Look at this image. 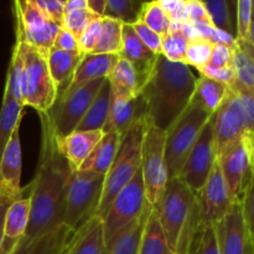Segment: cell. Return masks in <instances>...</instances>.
<instances>
[{
    "instance_id": "obj_24",
    "label": "cell",
    "mask_w": 254,
    "mask_h": 254,
    "mask_svg": "<svg viewBox=\"0 0 254 254\" xmlns=\"http://www.w3.org/2000/svg\"><path fill=\"white\" fill-rule=\"evenodd\" d=\"M118 55L109 54H88L84 55L83 60L77 67L71 82L67 88L81 86L97 79L108 78L111 72L118 62Z\"/></svg>"
},
{
    "instance_id": "obj_21",
    "label": "cell",
    "mask_w": 254,
    "mask_h": 254,
    "mask_svg": "<svg viewBox=\"0 0 254 254\" xmlns=\"http://www.w3.org/2000/svg\"><path fill=\"white\" fill-rule=\"evenodd\" d=\"M103 134V130H74L66 136H56L57 148L72 170L78 171L84 160L99 143Z\"/></svg>"
},
{
    "instance_id": "obj_56",
    "label": "cell",
    "mask_w": 254,
    "mask_h": 254,
    "mask_svg": "<svg viewBox=\"0 0 254 254\" xmlns=\"http://www.w3.org/2000/svg\"><path fill=\"white\" fill-rule=\"evenodd\" d=\"M7 207H9V205L0 203V248H1V243H2V235H4V220H5V213H6Z\"/></svg>"
},
{
    "instance_id": "obj_45",
    "label": "cell",
    "mask_w": 254,
    "mask_h": 254,
    "mask_svg": "<svg viewBox=\"0 0 254 254\" xmlns=\"http://www.w3.org/2000/svg\"><path fill=\"white\" fill-rule=\"evenodd\" d=\"M197 71L200 76L213 79L216 82H220V83L226 84L228 87H231L236 82L232 67H215L207 64L206 66L198 68Z\"/></svg>"
},
{
    "instance_id": "obj_51",
    "label": "cell",
    "mask_w": 254,
    "mask_h": 254,
    "mask_svg": "<svg viewBox=\"0 0 254 254\" xmlns=\"http://www.w3.org/2000/svg\"><path fill=\"white\" fill-rule=\"evenodd\" d=\"M236 47H230L221 44L215 45L212 55H211V60L208 64H210L211 66H215V67H231V64H232L233 50H235Z\"/></svg>"
},
{
    "instance_id": "obj_25",
    "label": "cell",
    "mask_w": 254,
    "mask_h": 254,
    "mask_svg": "<svg viewBox=\"0 0 254 254\" xmlns=\"http://www.w3.org/2000/svg\"><path fill=\"white\" fill-rule=\"evenodd\" d=\"M119 144H121V135L118 133L106 131L93 151L82 164L79 171H88V173L101 174L106 176L116 158Z\"/></svg>"
},
{
    "instance_id": "obj_29",
    "label": "cell",
    "mask_w": 254,
    "mask_h": 254,
    "mask_svg": "<svg viewBox=\"0 0 254 254\" xmlns=\"http://www.w3.org/2000/svg\"><path fill=\"white\" fill-rule=\"evenodd\" d=\"M228 86L226 84L206 78L203 76H198L192 99L200 104L207 113L213 116L225 101Z\"/></svg>"
},
{
    "instance_id": "obj_39",
    "label": "cell",
    "mask_w": 254,
    "mask_h": 254,
    "mask_svg": "<svg viewBox=\"0 0 254 254\" xmlns=\"http://www.w3.org/2000/svg\"><path fill=\"white\" fill-rule=\"evenodd\" d=\"M21 83H22V56H21V51H20L19 45L15 42V46L14 49H12L11 59H10L9 68H7L6 83H5L4 93L9 94V96L12 97L15 101L22 104ZM22 106H24V104H22Z\"/></svg>"
},
{
    "instance_id": "obj_22",
    "label": "cell",
    "mask_w": 254,
    "mask_h": 254,
    "mask_svg": "<svg viewBox=\"0 0 254 254\" xmlns=\"http://www.w3.org/2000/svg\"><path fill=\"white\" fill-rule=\"evenodd\" d=\"M66 254H107L103 221L99 216H93L74 231Z\"/></svg>"
},
{
    "instance_id": "obj_31",
    "label": "cell",
    "mask_w": 254,
    "mask_h": 254,
    "mask_svg": "<svg viewBox=\"0 0 254 254\" xmlns=\"http://www.w3.org/2000/svg\"><path fill=\"white\" fill-rule=\"evenodd\" d=\"M151 206L146 208L140 218L126 231L119 233L111 243L107 245V254H138L144 226L148 220Z\"/></svg>"
},
{
    "instance_id": "obj_14",
    "label": "cell",
    "mask_w": 254,
    "mask_h": 254,
    "mask_svg": "<svg viewBox=\"0 0 254 254\" xmlns=\"http://www.w3.org/2000/svg\"><path fill=\"white\" fill-rule=\"evenodd\" d=\"M217 156L237 141L242 140L246 130L240 99L235 89L228 87L227 94L215 114L211 117Z\"/></svg>"
},
{
    "instance_id": "obj_41",
    "label": "cell",
    "mask_w": 254,
    "mask_h": 254,
    "mask_svg": "<svg viewBox=\"0 0 254 254\" xmlns=\"http://www.w3.org/2000/svg\"><path fill=\"white\" fill-rule=\"evenodd\" d=\"M99 19L97 15H94L91 10L86 9H78L69 11L64 14V22H62V27L66 29L67 31L71 32L77 40L82 36L87 27L94 21V20Z\"/></svg>"
},
{
    "instance_id": "obj_3",
    "label": "cell",
    "mask_w": 254,
    "mask_h": 254,
    "mask_svg": "<svg viewBox=\"0 0 254 254\" xmlns=\"http://www.w3.org/2000/svg\"><path fill=\"white\" fill-rule=\"evenodd\" d=\"M153 207L171 251L191 254L202 233L196 193L180 178L169 179L160 200Z\"/></svg>"
},
{
    "instance_id": "obj_30",
    "label": "cell",
    "mask_w": 254,
    "mask_h": 254,
    "mask_svg": "<svg viewBox=\"0 0 254 254\" xmlns=\"http://www.w3.org/2000/svg\"><path fill=\"white\" fill-rule=\"evenodd\" d=\"M24 114L25 107L9 94L4 93L1 108H0V159L11 138L12 131L21 123Z\"/></svg>"
},
{
    "instance_id": "obj_47",
    "label": "cell",
    "mask_w": 254,
    "mask_h": 254,
    "mask_svg": "<svg viewBox=\"0 0 254 254\" xmlns=\"http://www.w3.org/2000/svg\"><path fill=\"white\" fill-rule=\"evenodd\" d=\"M171 24H186V0H159Z\"/></svg>"
},
{
    "instance_id": "obj_50",
    "label": "cell",
    "mask_w": 254,
    "mask_h": 254,
    "mask_svg": "<svg viewBox=\"0 0 254 254\" xmlns=\"http://www.w3.org/2000/svg\"><path fill=\"white\" fill-rule=\"evenodd\" d=\"M191 254H220L215 228H207L202 231Z\"/></svg>"
},
{
    "instance_id": "obj_52",
    "label": "cell",
    "mask_w": 254,
    "mask_h": 254,
    "mask_svg": "<svg viewBox=\"0 0 254 254\" xmlns=\"http://www.w3.org/2000/svg\"><path fill=\"white\" fill-rule=\"evenodd\" d=\"M52 49L60 50V51H67V52H77L81 51L78 46V40L73 36L69 31L66 29L61 27L57 34L56 39H55L54 46Z\"/></svg>"
},
{
    "instance_id": "obj_33",
    "label": "cell",
    "mask_w": 254,
    "mask_h": 254,
    "mask_svg": "<svg viewBox=\"0 0 254 254\" xmlns=\"http://www.w3.org/2000/svg\"><path fill=\"white\" fill-rule=\"evenodd\" d=\"M190 37L185 34L183 24H171L170 30L161 41V55L166 60L179 64H186L185 55Z\"/></svg>"
},
{
    "instance_id": "obj_2",
    "label": "cell",
    "mask_w": 254,
    "mask_h": 254,
    "mask_svg": "<svg viewBox=\"0 0 254 254\" xmlns=\"http://www.w3.org/2000/svg\"><path fill=\"white\" fill-rule=\"evenodd\" d=\"M197 77L186 64L171 62L159 55L154 71L140 94L146 119L166 131L192 101Z\"/></svg>"
},
{
    "instance_id": "obj_43",
    "label": "cell",
    "mask_w": 254,
    "mask_h": 254,
    "mask_svg": "<svg viewBox=\"0 0 254 254\" xmlns=\"http://www.w3.org/2000/svg\"><path fill=\"white\" fill-rule=\"evenodd\" d=\"M241 206H242L246 228H247V232L250 235L251 242H252L254 250V176H252L245 193H243Z\"/></svg>"
},
{
    "instance_id": "obj_36",
    "label": "cell",
    "mask_w": 254,
    "mask_h": 254,
    "mask_svg": "<svg viewBox=\"0 0 254 254\" xmlns=\"http://www.w3.org/2000/svg\"><path fill=\"white\" fill-rule=\"evenodd\" d=\"M231 67L235 73L237 86L248 92H254V64L247 54L240 46L233 50Z\"/></svg>"
},
{
    "instance_id": "obj_19",
    "label": "cell",
    "mask_w": 254,
    "mask_h": 254,
    "mask_svg": "<svg viewBox=\"0 0 254 254\" xmlns=\"http://www.w3.org/2000/svg\"><path fill=\"white\" fill-rule=\"evenodd\" d=\"M127 60L138 74L140 89L144 88L154 71L159 55H155L141 42L131 25H123L122 29V49L118 55Z\"/></svg>"
},
{
    "instance_id": "obj_40",
    "label": "cell",
    "mask_w": 254,
    "mask_h": 254,
    "mask_svg": "<svg viewBox=\"0 0 254 254\" xmlns=\"http://www.w3.org/2000/svg\"><path fill=\"white\" fill-rule=\"evenodd\" d=\"M213 47H215V44L201 36H195L190 39L185 55L186 64L190 66L191 68L195 67L196 69L206 66L211 60Z\"/></svg>"
},
{
    "instance_id": "obj_7",
    "label": "cell",
    "mask_w": 254,
    "mask_h": 254,
    "mask_svg": "<svg viewBox=\"0 0 254 254\" xmlns=\"http://www.w3.org/2000/svg\"><path fill=\"white\" fill-rule=\"evenodd\" d=\"M104 178L101 174L74 171L69 179L64 202V223L77 231L96 216L103 193Z\"/></svg>"
},
{
    "instance_id": "obj_1",
    "label": "cell",
    "mask_w": 254,
    "mask_h": 254,
    "mask_svg": "<svg viewBox=\"0 0 254 254\" xmlns=\"http://www.w3.org/2000/svg\"><path fill=\"white\" fill-rule=\"evenodd\" d=\"M41 146L36 175L30 183V220L22 241H31L64 223L69 179L74 173L56 144V133L49 112L39 113Z\"/></svg>"
},
{
    "instance_id": "obj_12",
    "label": "cell",
    "mask_w": 254,
    "mask_h": 254,
    "mask_svg": "<svg viewBox=\"0 0 254 254\" xmlns=\"http://www.w3.org/2000/svg\"><path fill=\"white\" fill-rule=\"evenodd\" d=\"M196 196L200 210V227L202 231L215 228L232 208L233 201L217 160L207 181L196 192Z\"/></svg>"
},
{
    "instance_id": "obj_23",
    "label": "cell",
    "mask_w": 254,
    "mask_h": 254,
    "mask_svg": "<svg viewBox=\"0 0 254 254\" xmlns=\"http://www.w3.org/2000/svg\"><path fill=\"white\" fill-rule=\"evenodd\" d=\"M74 231L64 223L31 241H21L12 254H66Z\"/></svg>"
},
{
    "instance_id": "obj_13",
    "label": "cell",
    "mask_w": 254,
    "mask_h": 254,
    "mask_svg": "<svg viewBox=\"0 0 254 254\" xmlns=\"http://www.w3.org/2000/svg\"><path fill=\"white\" fill-rule=\"evenodd\" d=\"M217 160L212 122H208L201 131L195 145L191 149L185 164L180 171V178L193 192L202 189Z\"/></svg>"
},
{
    "instance_id": "obj_18",
    "label": "cell",
    "mask_w": 254,
    "mask_h": 254,
    "mask_svg": "<svg viewBox=\"0 0 254 254\" xmlns=\"http://www.w3.org/2000/svg\"><path fill=\"white\" fill-rule=\"evenodd\" d=\"M145 118L146 107L141 94L138 97H129L111 89L109 117L103 133L116 131L122 136L136 121Z\"/></svg>"
},
{
    "instance_id": "obj_26",
    "label": "cell",
    "mask_w": 254,
    "mask_h": 254,
    "mask_svg": "<svg viewBox=\"0 0 254 254\" xmlns=\"http://www.w3.org/2000/svg\"><path fill=\"white\" fill-rule=\"evenodd\" d=\"M83 57L84 54L81 51L67 52L56 49L50 50L47 62H49L50 73L56 83L59 93L67 88Z\"/></svg>"
},
{
    "instance_id": "obj_34",
    "label": "cell",
    "mask_w": 254,
    "mask_h": 254,
    "mask_svg": "<svg viewBox=\"0 0 254 254\" xmlns=\"http://www.w3.org/2000/svg\"><path fill=\"white\" fill-rule=\"evenodd\" d=\"M122 29L123 24L112 17H102L101 32L93 54L119 55L122 49Z\"/></svg>"
},
{
    "instance_id": "obj_55",
    "label": "cell",
    "mask_w": 254,
    "mask_h": 254,
    "mask_svg": "<svg viewBox=\"0 0 254 254\" xmlns=\"http://www.w3.org/2000/svg\"><path fill=\"white\" fill-rule=\"evenodd\" d=\"M87 7V0H66L64 1V14L73 10L78 9H86Z\"/></svg>"
},
{
    "instance_id": "obj_27",
    "label": "cell",
    "mask_w": 254,
    "mask_h": 254,
    "mask_svg": "<svg viewBox=\"0 0 254 254\" xmlns=\"http://www.w3.org/2000/svg\"><path fill=\"white\" fill-rule=\"evenodd\" d=\"M109 107H111V84L106 78L97 96L94 97L93 102L89 106L88 111L86 112L82 121L77 126L76 130H103L104 126L108 121Z\"/></svg>"
},
{
    "instance_id": "obj_44",
    "label": "cell",
    "mask_w": 254,
    "mask_h": 254,
    "mask_svg": "<svg viewBox=\"0 0 254 254\" xmlns=\"http://www.w3.org/2000/svg\"><path fill=\"white\" fill-rule=\"evenodd\" d=\"M135 31V34L138 35L139 39L141 40L144 45L148 47L150 51H153L155 55H161V41H163V37L160 35H158L156 32H154L153 30L149 29L144 22H141L140 20L135 22L134 25H131Z\"/></svg>"
},
{
    "instance_id": "obj_20",
    "label": "cell",
    "mask_w": 254,
    "mask_h": 254,
    "mask_svg": "<svg viewBox=\"0 0 254 254\" xmlns=\"http://www.w3.org/2000/svg\"><path fill=\"white\" fill-rule=\"evenodd\" d=\"M30 185H27V191L20 198L10 203L5 213L4 220V235L0 248V254H12L17 246L22 241L26 233L27 225L30 220Z\"/></svg>"
},
{
    "instance_id": "obj_48",
    "label": "cell",
    "mask_w": 254,
    "mask_h": 254,
    "mask_svg": "<svg viewBox=\"0 0 254 254\" xmlns=\"http://www.w3.org/2000/svg\"><path fill=\"white\" fill-rule=\"evenodd\" d=\"M186 22L188 24H212L203 1L186 0Z\"/></svg>"
},
{
    "instance_id": "obj_6",
    "label": "cell",
    "mask_w": 254,
    "mask_h": 254,
    "mask_svg": "<svg viewBox=\"0 0 254 254\" xmlns=\"http://www.w3.org/2000/svg\"><path fill=\"white\" fill-rule=\"evenodd\" d=\"M211 117L192 99L183 114L165 131V163L169 179L180 175L191 149Z\"/></svg>"
},
{
    "instance_id": "obj_4",
    "label": "cell",
    "mask_w": 254,
    "mask_h": 254,
    "mask_svg": "<svg viewBox=\"0 0 254 254\" xmlns=\"http://www.w3.org/2000/svg\"><path fill=\"white\" fill-rule=\"evenodd\" d=\"M145 119L136 121L121 136L118 151L113 164L104 178L103 193L96 216L103 217L109 205L119 191L126 188L136 175L141 166V146H143Z\"/></svg>"
},
{
    "instance_id": "obj_35",
    "label": "cell",
    "mask_w": 254,
    "mask_h": 254,
    "mask_svg": "<svg viewBox=\"0 0 254 254\" xmlns=\"http://www.w3.org/2000/svg\"><path fill=\"white\" fill-rule=\"evenodd\" d=\"M143 4L139 0H107L104 16L118 20L123 25H134L140 17Z\"/></svg>"
},
{
    "instance_id": "obj_54",
    "label": "cell",
    "mask_w": 254,
    "mask_h": 254,
    "mask_svg": "<svg viewBox=\"0 0 254 254\" xmlns=\"http://www.w3.org/2000/svg\"><path fill=\"white\" fill-rule=\"evenodd\" d=\"M106 7L107 0H87V9L91 10L98 17H104Z\"/></svg>"
},
{
    "instance_id": "obj_59",
    "label": "cell",
    "mask_w": 254,
    "mask_h": 254,
    "mask_svg": "<svg viewBox=\"0 0 254 254\" xmlns=\"http://www.w3.org/2000/svg\"><path fill=\"white\" fill-rule=\"evenodd\" d=\"M248 92V91H247ZM248 93H250V96L252 97V99H253V102H254V92H248Z\"/></svg>"
},
{
    "instance_id": "obj_37",
    "label": "cell",
    "mask_w": 254,
    "mask_h": 254,
    "mask_svg": "<svg viewBox=\"0 0 254 254\" xmlns=\"http://www.w3.org/2000/svg\"><path fill=\"white\" fill-rule=\"evenodd\" d=\"M139 20L161 37L168 34L171 26L170 19L163 10L159 0L144 1Z\"/></svg>"
},
{
    "instance_id": "obj_16",
    "label": "cell",
    "mask_w": 254,
    "mask_h": 254,
    "mask_svg": "<svg viewBox=\"0 0 254 254\" xmlns=\"http://www.w3.org/2000/svg\"><path fill=\"white\" fill-rule=\"evenodd\" d=\"M223 179L233 203L241 202L252 179L245 141L240 140L217 156Z\"/></svg>"
},
{
    "instance_id": "obj_42",
    "label": "cell",
    "mask_w": 254,
    "mask_h": 254,
    "mask_svg": "<svg viewBox=\"0 0 254 254\" xmlns=\"http://www.w3.org/2000/svg\"><path fill=\"white\" fill-rule=\"evenodd\" d=\"M253 0L236 1V39L238 42H247L252 20Z\"/></svg>"
},
{
    "instance_id": "obj_15",
    "label": "cell",
    "mask_w": 254,
    "mask_h": 254,
    "mask_svg": "<svg viewBox=\"0 0 254 254\" xmlns=\"http://www.w3.org/2000/svg\"><path fill=\"white\" fill-rule=\"evenodd\" d=\"M21 143H20V126L12 131V135L0 159V203L10 205L21 197L27 191L21 188Z\"/></svg>"
},
{
    "instance_id": "obj_28",
    "label": "cell",
    "mask_w": 254,
    "mask_h": 254,
    "mask_svg": "<svg viewBox=\"0 0 254 254\" xmlns=\"http://www.w3.org/2000/svg\"><path fill=\"white\" fill-rule=\"evenodd\" d=\"M138 254H175L166 241L163 228L159 222L158 213L153 206L144 226Z\"/></svg>"
},
{
    "instance_id": "obj_46",
    "label": "cell",
    "mask_w": 254,
    "mask_h": 254,
    "mask_svg": "<svg viewBox=\"0 0 254 254\" xmlns=\"http://www.w3.org/2000/svg\"><path fill=\"white\" fill-rule=\"evenodd\" d=\"M101 26H102V17L94 20L88 27H87L86 31L82 34V36L78 39V46L81 52H83L84 55L93 54L94 49L97 46V42H98L99 32H101Z\"/></svg>"
},
{
    "instance_id": "obj_9",
    "label": "cell",
    "mask_w": 254,
    "mask_h": 254,
    "mask_svg": "<svg viewBox=\"0 0 254 254\" xmlns=\"http://www.w3.org/2000/svg\"><path fill=\"white\" fill-rule=\"evenodd\" d=\"M141 175L149 205L155 206L168 183L165 163V131L146 119L141 146Z\"/></svg>"
},
{
    "instance_id": "obj_5",
    "label": "cell",
    "mask_w": 254,
    "mask_h": 254,
    "mask_svg": "<svg viewBox=\"0 0 254 254\" xmlns=\"http://www.w3.org/2000/svg\"><path fill=\"white\" fill-rule=\"evenodd\" d=\"M22 56V104L37 113H46L54 107L59 89L49 68V51L36 49L16 37Z\"/></svg>"
},
{
    "instance_id": "obj_11",
    "label": "cell",
    "mask_w": 254,
    "mask_h": 254,
    "mask_svg": "<svg viewBox=\"0 0 254 254\" xmlns=\"http://www.w3.org/2000/svg\"><path fill=\"white\" fill-rule=\"evenodd\" d=\"M16 37L36 49L50 51L61 26L55 24L35 0L14 2Z\"/></svg>"
},
{
    "instance_id": "obj_32",
    "label": "cell",
    "mask_w": 254,
    "mask_h": 254,
    "mask_svg": "<svg viewBox=\"0 0 254 254\" xmlns=\"http://www.w3.org/2000/svg\"><path fill=\"white\" fill-rule=\"evenodd\" d=\"M107 79L109 81L112 91L118 93L129 97H138L141 92L135 69L127 60L121 57Z\"/></svg>"
},
{
    "instance_id": "obj_58",
    "label": "cell",
    "mask_w": 254,
    "mask_h": 254,
    "mask_svg": "<svg viewBox=\"0 0 254 254\" xmlns=\"http://www.w3.org/2000/svg\"><path fill=\"white\" fill-rule=\"evenodd\" d=\"M248 44L254 46V0H253V11H252V20H251L250 34H248Z\"/></svg>"
},
{
    "instance_id": "obj_53",
    "label": "cell",
    "mask_w": 254,
    "mask_h": 254,
    "mask_svg": "<svg viewBox=\"0 0 254 254\" xmlns=\"http://www.w3.org/2000/svg\"><path fill=\"white\" fill-rule=\"evenodd\" d=\"M243 141H245L246 150H247L251 173L254 176V134L246 133L245 136H243Z\"/></svg>"
},
{
    "instance_id": "obj_8",
    "label": "cell",
    "mask_w": 254,
    "mask_h": 254,
    "mask_svg": "<svg viewBox=\"0 0 254 254\" xmlns=\"http://www.w3.org/2000/svg\"><path fill=\"white\" fill-rule=\"evenodd\" d=\"M141 170L122 189L102 217L106 243H111L119 233L139 220L149 207Z\"/></svg>"
},
{
    "instance_id": "obj_38",
    "label": "cell",
    "mask_w": 254,
    "mask_h": 254,
    "mask_svg": "<svg viewBox=\"0 0 254 254\" xmlns=\"http://www.w3.org/2000/svg\"><path fill=\"white\" fill-rule=\"evenodd\" d=\"M233 4L235 1H227V0L203 1L213 26L236 37L235 26L232 24V9H231Z\"/></svg>"
},
{
    "instance_id": "obj_10",
    "label": "cell",
    "mask_w": 254,
    "mask_h": 254,
    "mask_svg": "<svg viewBox=\"0 0 254 254\" xmlns=\"http://www.w3.org/2000/svg\"><path fill=\"white\" fill-rule=\"evenodd\" d=\"M104 81L106 78L97 79L59 93L54 107L49 111L56 136H66L76 130Z\"/></svg>"
},
{
    "instance_id": "obj_49",
    "label": "cell",
    "mask_w": 254,
    "mask_h": 254,
    "mask_svg": "<svg viewBox=\"0 0 254 254\" xmlns=\"http://www.w3.org/2000/svg\"><path fill=\"white\" fill-rule=\"evenodd\" d=\"M35 1L55 24L62 27L64 17V1L66 0H35Z\"/></svg>"
},
{
    "instance_id": "obj_57",
    "label": "cell",
    "mask_w": 254,
    "mask_h": 254,
    "mask_svg": "<svg viewBox=\"0 0 254 254\" xmlns=\"http://www.w3.org/2000/svg\"><path fill=\"white\" fill-rule=\"evenodd\" d=\"M237 44H238V46H240L241 49H242L243 51H245L246 54L250 56V59L252 60L253 64H254V46H252L251 44H248V42H238L237 41Z\"/></svg>"
},
{
    "instance_id": "obj_17",
    "label": "cell",
    "mask_w": 254,
    "mask_h": 254,
    "mask_svg": "<svg viewBox=\"0 0 254 254\" xmlns=\"http://www.w3.org/2000/svg\"><path fill=\"white\" fill-rule=\"evenodd\" d=\"M215 233L220 254H254L241 202L233 203L230 212L215 227Z\"/></svg>"
}]
</instances>
